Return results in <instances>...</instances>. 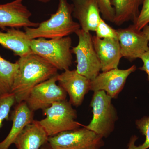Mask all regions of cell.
<instances>
[{"label":"cell","instance_id":"10","mask_svg":"<svg viewBox=\"0 0 149 149\" xmlns=\"http://www.w3.org/2000/svg\"><path fill=\"white\" fill-rule=\"evenodd\" d=\"M116 31L122 57L130 61L141 58L148 49L149 40L133 24Z\"/></svg>","mask_w":149,"mask_h":149},{"label":"cell","instance_id":"14","mask_svg":"<svg viewBox=\"0 0 149 149\" xmlns=\"http://www.w3.org/2000/svg\"><path fill=\"white\" fill-rule=\"evenodd\" d=\"M72 17L79 22L80 29L86 32L95 31L101 19L97 0H71Z\"/></svg>","mask_w":149,"mask_h":149},{"label":"cell","instance_id":"26","mask_svg":"<svg viewBox=\"0 0 149 149\" xmlns=\"http://www.w3.org/2000/svg\"><path fill=\"white\" fill-rule=\"evenodd\" d=\"M142 32L149 41V24H148L142 29Z\"/></svg>","mask_w":149,"mask_h":149},{"label":"cell","instance_id":"20","mask_svg":"<svg viewBox=\"0 0 149 149\" xmlns=\"http://www.w3.org/2000/svg\"><path fill=\"white\" fill-rule=\"evenodd\" d=\"M136 126L141 133L145 136V141L143 143L139 146L135 144L136 139L133 137L128 144L129 149H147L149 148V116H144L141 119L136 121Z\"/></svg>","mask_w":149,"mask_h":149},{"label":"cell","instance_id":"23","mask_svg":"<svg viewBox=\"0 0 149 149\" xmlns=\"http://www.w3.org/2000/svg\"><path fill=\"white\" fill-rule=\"evenodd\" d=\"M149 24V0H144L139 16L133 23L137 30L141 31Z\"/></svg>","mask_w":149,"mask_h":149},{"label":"cell","instance_id":"8","mask_svg":"<svg viewBox=\"0 0 149 149\" xmlns=\"http://www.w3.org/2000/svg\"><path fill=\"white\" fill-rule=\"evenodd\" d=\"M58 74L40 83L32 89L25 102L32 111L45 109L56 102L66 100L67 93L56 83Z\"/></svg>","mask_w":149,"mask_h":149},{"label":"cell","instance_id":"19","mask_svg":"<svg viewBox=\"0 0 149 149\" xmlns=\"http://www.w3.org/2000/svg\"><path fill=\"white\" fill-rule=\"evenodd\" d=\"M18 68L17 61L11 62L0 55V95L12 93Z\"/></svg>","mask_w":149,"mask_h":149},{"label":"cell","instance_id":"2","mask_svg":"<svg viewBox=\"0 0 149 149\" xmlns=\"http://www.w3.org/2000/svg\"><path fill=\"white\" fill-rule=\"evenodd\" d=\"M73 5L68 0H58V8L47 20L39 23L36 27H24L29 40L44 38H62L75 33L80 29L79 23L72 19Z\"/></svg>","mask_w":149,"mask_h":149},{"label":"cell","instance_id":"28","mask_svg":"<svg viewBox=\"0 0 149 149\" xmlns=\"http://www.w3.org/2000/svg\"><path fill=\"white\" fill-rule=\"evenodd\" d=\"M40 149H53L51 148L49 146V147H42Z\"/></svg>","mask_w":149,"mask_h":149},{"label":"cell","instance_id":"6","mask_svg":"<svg viewBox=\"0 0 149 149\" xmlns=\"http://www.w3.org/2000/svg\"><path fill=\"white\" fill-rule=\"evenodd\" d=\"M83 127L50 136L49 146L53 149H100L104 145L102 137Z\"/></svg>","mask_w":149,"mask_h":149},{"label":"cell","instance_id":"11","mask_svg":"<svg viewBox=\"0 0 149 149\" xmlns=\"http://www.w3.org/2000/svg\"><path fill=\"white\" fill-rule=\"evenodd\" d=\"M23 0H14L0 4V28L7 27L19 29L21 27H36L39 23L32 22L30 18L32 13L23 3Z\"/></svg>","mask_w":149,"mask_h":149},{"label":"cell","instance_id":"3","mask_svg":"<svg viewBox=\"0 0 149 149\" xmlns=\"http://www.w3.org/2000/svg\"><path fill=\"white\" fill-rule=\"evenodd\" d=\"M72 40L69 36L48 40L33 39L30 42L32 53L40 56L58 70L69 69L72 64Z\"/></svg>","mask_w":149,"mask_h":149},{"label":"cell","instance_id":"21","mask_svg":"<svg viewBox=\"0 0 149 149\" xmlns=\"http://www.w3.org/2000/svg\"><path fill=\"white\" fill-rule=\"evenodd\" d=\"M15 103V97L13 93L0 95V129L4 120L8 119L11 108Z\"/></svg>","mask_w":149,"mask_h":149},{"label":"cell","instance_id":"9","mask_svg":"<svg viewBox=\"0 0 149 149\" xmlns=\"http://www.w3.org/2000/svg\"><path fill=\"white\" fill-rule=\"evenodd\" d=\"M136 70V65H134L127 69L115 68L99 73L91 80L90 91H104L112 99L116 98L123 89L128 76Z\"/></svg>","mask_w":149,"mask_h":149},{"label":"cell","instance_id":"24","mask_svg":"<svg viewBox=\"0 0 149 149\" xmlns=\"http://www.w3.org/2000/svg\"><path fill=\"white\" fill-rule=\"evenodd\" d=\"M102 18L114 23L115 11L111 0H97Z\"/></svg>","mask_w":149,"mask_h":149},{"label":"cell","instance_id":"22","mask_svg":"<svg viewBox=\"0 0 149 149\" xmlns=\"http://www.w3.org/2000/svg\"><path fill=\"white\" fill-rule=\"evenodd\" d=\"M96 36L101 39H113L118 40L116 29H113L102 18L95 29Z\"/></svg>","mask_w":149,"mask_h":149},{"label":"cell","instance_id":"12","mask_svg":"<svg viewBox=\"0 0 149 149\" xmlns=\"http://www.w3.org/2000/svg\"><path fill=\"white\" fill-rule=\"evenodd\" d=\"M57 82L69 95L70 102L75 107L82 104L85 95L91 88V80L78 73L76 70H66L58 74Z\"/></svg>","mask_w":149,"mask_h":149},{"label":"cell","instance_id":"15","mask_svg":"<svg viewBox=\"0 0 149 149\" xmlns=\"http://www.w3.org/2000/svg\"><path fill=\"white\" fill-rule=\"evenodd\" d=\"M34 112L25 102L17 104L11 115L13 124L10 131L5 139L0 142V149H9L24 127L34 120Z\"/></svg>","mask_w":149,"mask_h":149},{"label":"cell","instance_id":"18","mask_svg":"<svg viewBox=\"0 0 149 149\" xmlns=\"http://www.w3.org/2000/svg\"><path fill=\"white\" fill-rule=\"evenodd\" d=\"M115 11L114 23L116 25L123 24L129 21L133 23L139 16V7L144 0H111Z\"/></svg>","mask_w":149,"mask_h":149},{"label":"cell","instance_id":"13","mask_svg":"<svg viewBox=\"0 0 149 149\" xmlns=\"http://www.w3.org/2000/svg\"><path fill=\"white\" fill-rule=\"evenodd\" d=\"M93 42L100 62L102 72L117 68L122 57L118 40L101 39L94 35L93 36Z\"/></svg>","mask_w":149,"mask_h":149},{"label":"cell","instance_id":"16","mask_svg":"<svg viewBox=\"0 0 149 149\" xmlns=\"http://www.w3.org/2000/svg\"><path fill=\"white\" fill-rule=\"evenodd\" d=\"M49 138L39 121L34 120L24 127L14 144L17 149H40Z\"/></svg>","mask_w":149,"mask_h":149},{"label":"cell","instance_id":"25","mask_svg":"<svg viewBox=\"0 0 149 149\" xmlns=\"http://www.w3.org/2000/svg\"><path fill=\"white\" fill-rule=\"evenodd\" d=\"M140 58L143 61V65L139 69L146 73L149 81V47L148 50L141 56Z\"/></svg>","mask_w":149,"mask_h":149},{"label":"cell","instance_id":"5","mask_svg":"<svg viewBox=\"0 0 149 149\" xmlns=\"http://www.w3.org/2000/svg\"><path fill=\"white\" fill-rule=\"evenodd\" d=\"M42 111L46 117L38 121L49 137L83 126L75 120L76 111L66 100L56 102Z\"/></svg>","mask_w":149,"mask_h":149},{"label":"cell","instance_id":"7","mask_svg":"<svg viewBox=\"0 0 149 149\" xmlns=\"http://www.w3.org/2000/svg\"><path fill=\"white\" fill-rule=\"evenodd\" d=\"M75 33L78 37V43L71 51L76 56L77 65L75 70L91 81L101 70L100 62L93 46V36L90 32L81 29Z\"/></svg>","mask_w":149,"mask_h":149},{"label":"cell","instance_id":"4","mask_svg":"<svg viewBox=\"0 0 149 149\" xmlns=\"http://www.w3.org/2000/svg\"><path fill=\"white\" fill-rule=\"evenodd\" d=\"M111 98L105 91H95L91 103L93 118L85 128L107 138L113 131L117 119L116 110L111 103Z\"/></svg>","mask_w":149,"mask_h":149},{"label":"cell","instance_id":"29","mask_svg":"<svg viewBox=\"0 0 149 149\" xmlns=\"http://www.w3.org/2000/svg\"><path fill=\"white\" fill-rule=\"evenodd\" d=\"M128 149H129V148H128Z\"/></svg>","mask_w":149,"mask_h":149},{"label":"cell","instance_id":"17","mask_svg":"<svg viewBox=\"0 0 149 149\" xmlns=\"http://www.w3.org/2000/svg\"><path fill=\"white\" fill-rule=\"evenodd\" d=\"M0 31V45L13 52L15 56H23L30 53L31 40L25 32L17 28H7Z\"/></svg>","mask_w":149,"mask_h":149},{"label":"cell","instance_id":"1","mask_svg":"<svg viewBox=\"0 0 149 149\" xmlns=\"http://www.w3.org/2000/svg\"><path fill=\"white\" fill-rule=\"evenodd\" d=\"M12 93L17 104L27 100L34 87L57 74L58 70L40 56L32 53L19 57Z\"/></svg>","mask_w":149,"mask_h":149},{"label":"cell","instance_id":"27","mask_svg":"<svg viewBox=\"0 0 149 149\" xmlns=\"http://www.w3.org/2000/svg\"><path fill=\"white\" fill-rule=\"evenodd\" d=\"M35 1H37L43 3H47L51 1V0H35Z\"/></svg>","mask_w":149,"mask_h":149}]
</instances>
